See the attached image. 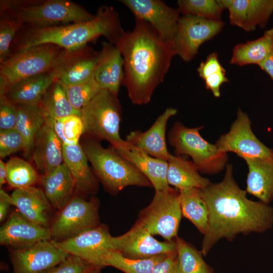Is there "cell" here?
<instances>
[{
	"mask_svg": "<svg viewBox=\"0 0 273 273\" xmlns=\"http://www.w3.org/2000/svg\"><path fill=\"white\" fill-rule=\"evenodd\" d=\"M175 242L180 273H214L201 252L180 238L176 237Z\"/></svg>",
	"mask_w": 273,
	"mask_h": 273,
	"instance_id": "cell-35",
	"label": "cell"
},
{
	"mask_svg": "<svg viewBox=\"0 0 273 273\" xmlns=\"http://www.w3.org/2000/svg\"><path fill=\"white\" fill-rule=\"evenodd\" d=\"M7 183V167L6 163L2 159L0 160V187Z\"/></svg>",
	"mask_w": 273,
	"mask_h": 273,
	"instance_id": "cell-49",
	"label": "cell"
},
{
	"mask_svg": "<svg viewBox=\"0 0 273 273\" xmlns=\"http://www.w3.org/2000/svg\"><path fill=\"white\" fill-rule=\"evenodd\" d=\"M51 119L55 131L63 145L79 143L80 136L84 132V125L80 115H72Z\"/></svg>",
	"mask_w": 273,
	"mask_h": 273,
	"instance_id": "cell-37",
	"label": "cell"
},
{
	"mask_svg": "<svg viewBox=\"0 0 273 273\" xmlns=\"http://www.w3.org/2000/svg\"><path fill=\"white\" fill-rule=\"evenodd\" d=\"M12 205L11 195L3 189H0V221H3L7 217L9 207Z\"/></svg>",
	"mask_w": 273,
	"mask_h": 273,
	"instance_id": "cell-47",
	"label": "cell"
},
{
	"mask_svg": "<svg viewBox=\"0 0 273 273\" xmlns=\"http://www.w3.org/2000/svg\"><path fill=\"white\" fill-rule=\"evenodd\" d=\"M151 273H180L176 251L167 254L156 263Z\"/></svg>",
	"mask_w": 273,
	"mask_h": 273,
	"instance_id": "cell-45",
	"label": "cell"
},
{
	"mask_svg": "<svg viewBox=\"0 0 273 273\" xmlns=\"http://www.w3.org/2000/svg\"><path fill=\"white\" fill-rule=\"evenodd\" d=\"M112 244L114 249L134 259L147 258L176 251L175 241L157 240L138 222L126 233L112 236Z\"/></svg>",
	"mask_w": 273,
	"mask_h": 273,
	"instance_id": "cell-16",
	"label": "cell"
},
{
	"mask_svg": "<svg viewBox=\"0 0 273 273\" xmlns=\"http://www.w3.org/2000/svg\"><path fill=\"white\" fill-rule=\"evenodd\" d=\"M84 151L78 143L63 145V163L69 169L76 188L84 193L94 192L96 184Z\"/></svg>",
	"mask_w": 273,
	"mask_h": 273,
	"instance_id": "cell-26",
	"label": "cell"
},
{
	"mask_svg": "<svg viewBox=\"0 0 273 273\" xmlns=\"http://www.w3.org/2000/svg\"><path fill=\"white\" fill-rule=\"evenodd\" d=\"M112 237L107 226L99 225L76 236L56 242L68 254L102 268L101 262L104 255L108 250L113 249Z\"/></svg>",
	"mask_w": 273,
	"mask_h": 273,
	"instance_id": "cell-17",
	"label": "cell"
},
{
	"mask_svg": "<svg viewBox=\"0 0 273 273\" xmlns=\"http://www.w3.org/2000/svg\"><path fill=\"white\" fill-rule=\"evenodd\" d=\"M101 51L105 54L107 61L111 79L110 92L117 97L123 78V64L122 55L118 48L109 42H102Z\"/></svg>",
	"mask_w": 273,
	"mask_h": 273,
	"instance_id": "cell-39",
	"label": "cell"
},
{
	"mask_svg": "<svg viewBox=\"0 0 273 273\" xmlns=\"http://www.w3.org/2000/svg\"><path fill=\"white\" fill-rule=\"evenodd\" d=\"M89 162L103 185L117 193L129 186L151 187L148 179L116 149L105 148L89 140L82 147Z\"/></svg>",
	"mask_w": 273,
	"mask_h": 273,
	"instance_id": "cell-5",
	"label": "cell"
},
{
	"mask_svg": "<svg viewBox=\"0 0 273 273\" xmlns=\"http://www.w3.org/2000/svg\"><path fill=\"white\" fill-rule=\"evenodd\" d=\"M258 66L267 73L273 81V51Z\"/></svg>",
	"mask_w": 273,
	"mask_h": 273,
	"instance_id": "cell-48",
	"label": "cell"
},
{
	"mask_svg": "<svg viewBox=\"0 0 273 273\" xmlns=\"http://www.w3.org/2000/svg\"><path fill=\"white\" fill-rule=\"evenodd\" d=\"M52 240L50 229L13 212L0 229V243L13 249L24 248L38 242Z\"/></svg>",
	"mask_w": 273,
	"mask_h": 273,
	"instance_id": "cell-18",
	"label": "cell"
},
{
	"mask_svg": "<svg viewBox=\"0 0 273 273\" xmlns=\"http://www.w3.org/2000/svg\"><path fill=\"white\" fill-rule=\"evenodd\" d=\"M166 255H159L143 259H134L125 257L119 251L110 249L104 255L101 266L102 267L112 266L125 273H151L155 264L163 259Z\"/></svg>",
	"mask_w": 273,
	"mask_h": 273,
	"instance_id": "cell-33",
	"label": "cell"
},
{
	"mask_svg": "<svg viewBox=\"0 0 273 273\" xmlns=\"http://www.w3.org/2000/svg\"><path fill=\"white\" fill-rule=\"evenodd\" d=\"M221 20H211L191 15L180 17L172 41L175 55L184 61H191L200 46L218 34L224 27Z\"/></svg>",
	"mask_w": 273,
	"mask_h": 273,
	"instance_id": "cell-11",
	"label": "cell"
},
{
	"mask_svg": "<svg viewBox=\"0 0 273 273\" xmlns=\"http://www.w3.org/2000/svg\"><path fill=\"white\" fill-rule=\"evenodd\" d=\"M245 161L248 168L246 192L268 204L273 199V158Z\"/></svg>",
	"mask_w": 273,
	"mask_h": 273,
	"instance_id": "cell-25",
	"label": "cell"
},
{
	"mask_svg": "<svg viewBox=\"0 0 273 273\" xmlns=\"http://www.w3.org/2000/svg\"><path fill=\"white\" fill-rule=\"evenodd\" d=\"M31 156L42 175L63 163V144L55 131L51 118H46L37 135Z\"/></svg>",
	"mask_w": 273,
	"mask_h": 273,
	"instance_id": "cell-21",
	"label": "cell"
},
{
	"mask_svg": "<svg viewBox=\"0 0 273 273\" xmlns=\"http://www.w3.org/2000/svg\"><path fill=\"white\" fill-rule=\"evenodd\" d=\"M12 205L29 221L50 228L52 205L41 189L30 186L15 189L11 195Z\"/></svg>",
	"mask_w": 273,
	"mask_h": 273,
	"instance_id": "cell-22",
	"label": "cell"
},
{
	"mask_svg": "<svg viewBox=\"0 0 273 273\" xmlns=\"http://www.w3.org/2000/svg\"><path fill=\"white\" fill-rule=\"evenodd\" d=\"M177 112L175 108H166L147 130L132 131L126 136L125 141L153 157L167 161L170 153L166 145V126Z\"/></svg>",
	"mask_w": 273,
	"mask_h": 273,
	"instance_id": "cell-20",
	"label": "cell"
},
{
	"mask_svg": "<svg viewBox=\"0 0 273 273\" xmlns=\"http://www.w3.org/2000/svg\"><path fill=\"white\" fill-rule=\"evenodd\" d=\"M273 51V27L255 40L236 44L230 63L239 66L259 65Z\"/></svg>",
	"mask_w": 273,
	"mask_h": 273,
	"instance_id": "cell-29",
	"label": "cell"
},
{
	"mask_svg": "<svg viewBox=\"0 0 273 273\" xmlns=\"http://www.w3.org/2000/svg\"><path fill=\"white\" fill-rule=\"evenodd\" d=\"M230 23L247 32L263 27L273 12V0H218Z\"/></svg>",
	"mask_w": 273,
	"mask_h": 273,
	"instance_id": "cell-19",
	"label": "cell"
},
{
	"mask_svg": "<svg viewBox=\"0 0 273 273\" xmlns=\"http://www.w3.org/2000/svg\"><path fill=\"white\" fill-rule=\"evenodd\" d=\"M101 267H96L86 273H100Z\"/></svg>",
	"mask_w": 273,
	"mask_h": 273,
	"instance_id": "cell-50",
	"label": "cell"
},
{
	"mask_svg": "<svg viewBox=\"0 0 273 273\" xmlns=\"http://www.w3.org/2000/svg\"><path fill=\"white\" fill-rule=\"evenodd\" d=\"M179 191L169 189L156 191L150 204L141 211L137 221L151 235L166 241L176 238L182 213Z\"/></svg>",
	"mask_w": 273,
	"mask_h": 273,
	"instance_id": "cell-9",
	"label": "cell"
},
{
	"mask_svg": "<svg viewBox=\"0 0 273 273\" xmlns=\"http://www.w3.org/2000/svg\"><path fill=\"white\" fill-rule=\"evenodd\" d=\"M178 9L184 15H191L211 20H221L223 9L218 1L179 0Z\"/></svg>",
	"mask_w": 273,
	"mask_h": 273,
	"instance_id": "cell-36",
	"label": "cell"
},
{
	"mask_svg": "<svg viewBox=\"0 0 273 273\" xmlns=\"http://www.w3.org/2000/svg\"><path fill=\"white\" fill-rule=\"evenodd\" d=\"M42 190L52 206L61 209L73 197L74 179L64 163L42 175Z\"/></svg>",
	"mask_w": 273,
	"mask_h": 273,
	"instance_id": "cell-24",
	"label": "cell"
},
{
	"mask_svg": "<svg viewBox=\"0 0 273 273\" xmlns=\"http://www.w3.org/2000/svg\"><path fill=\"white\" fill-rule=\"evenodd\" d=\"M179 191L182 215L204 235L208 225V210L201 190L191 188Z\"/></svg>",
	"mask_w": 273,
	"mask_h": 273,
	"instance_id": "cell-31",
	"label": "cell"
},
{
	"mask_svg": "<svg viewBox=\"0 0 273 273\" xmlns=\"http://www.w3.org/2000/svg\"><path fill=\"white\" fill-rule=\"evenodd\" d=\"M121 107L117 96L109 90L102 89L80 110L84 132L109 142L119 149L127 143L120 135Z\"/></svg>",
	"mask_w": 273,
	"mask_h": 273,
	"instance_id": "cell-6",
	"label": "cell"
},
{
	"mask_svg": "<svg viewBox=\"0 0 273 273\" xmlns=\"http://www.w3.org/2000/svg\"><path fill=\"white\" fill-rule=\"evenodd\" d=\"M24 25L15 18L1 13L0 18V64L11 55L10 46L15 35Z\"/></svg>",
	"mask_w": 273,
	"mask_h": 273,
	"instance_id": "cell-40",
	"label": "cell"
},
{
	"mask_svg": "<svg viewBox=\"0 0 273 273\" xmlns=\"http://www.w3.org/2000/svg\"><path fill=\"white\" fill-rule=\"evenodd\" d=\"M100 54L87 46L72 50L62 49L49 72L61 84L79 83L94 75Z\"/></svg>",
	"mask_w": 273,
	"mask_h": 273,
	"instance_id": "cell-13",
	"label": "cell"
},
{
	"mask_svg": "<svg viewBox=\"0 0 273 273\" xmlns=\"http://www.w3.org/2000/svg\"><path fill=\"white\" fill-rule=\"evenodd\" d=\"M116 150L148 179L155 191L171 187L167 180V161L153 157L127 142Z\"/></svg>",
	"mask_w": 273,
	"mask_h": 273,
	"instance_id": "cell-23",
	"label": "cell"
},
{
	"mask_svg": "<svg viewBox=\"0 0 273 273\" xmlns=\"http://www.w3.org/2000/svg\"><path fill=\"white\" fill-rule=\"evenodd\" d=\"M205 87L210 90L213 95L216 98L220 96V88L225 83L230 81L226 76V71L223 70L213 74L204 79Z\"/></svg>",
	"mask_w": 273,
	"mask_h": 273,
	"instance_id": "cell-46",
	"label": "cell"
},
{
	"mask_svg": "<svg viewBox=\"0 0 273 273\" xmlns=\"http://www.w3.org/2000/svg\"><path fill=\"white\" fill-rule=\"evenodd\" d=\"M167 162V180L169 186L178 190L191 188L202 190L211 184L208 179L200 174L192 161L170 154Z\"/></svg>",
	"mask_w": 273,
	"mask_h": 273,
	"instance_id": "cell-27",
	"label": "cell"
},
{
	"mask_svg": "<svg viewBox=\"0 0 273 273\" xmlns=\"http://www.w3.org/2000/svg\"><path fill=\"white\" fill-rule=\"evenodd\" d=\"M25 148V142L15 128L0 130V157H6Z\"/></svg>",
	"mask_w": 273,
	"mask_h": 273,
	"instance_id": "cell-41",
	"label": "cell"
},
{
	"mask_svg": "<svg viewBox=\"0 0 273 273\" xmlns=\"http://www.w3.org/2000/svg\"><path fill=\"white\" fill-rule=\"evenodd\" d=\"M17 109L5 95L0 96V130L15 128Z\"/></svg>",
	"mask_w": 273,
	"mask_h": 273,
	"instance_id": "cell-43",
	"label": "cell"
},
{
	"mask_svg": "<svg viewBox=\"0 0 273 273\" xmlns=\"http://www.w3.org/2000/svg\"><path fill=\"white\" fill-rule=\"evenodd\" d=\"M115 45L122 57V84L130 100L136 105L148 104L175 56L172 44L163 40L147 22L135 18L133 30L125 32Z\"/></svg>",
	"mask_w": 273,
	"mask_h": 273,
	"instance_id": "cell-2",
	"label": "cell"
},
{
	"mask_svg": "<svg viewBox=\"0 0 273 273\" xmlns=\"http://www.w3.org/2000/svg\"><path fill=\"white\" fill-rule=\"evenodd\" d=\"M61 85L64 88L71 105L79 111L102 89L95 79L94 75L87 80L78 84L72 85Z\"/></svg>",
	"mask_w": 273,
	"mask_h": 273,
	"instance_id": "cell-38",
	"label": "cell"
},
{
	"mask_svg": "<svg viewBox=\"0 0 273 273\" xmlns=\"http://www.w3.org/2000/svg\"><path fill=\"white\" fill-rule=\"evenodd\" d=\"M62 49L53 44H42L11 54L0 64V96L21 80L48 72Z\"/></svg>",
	"mask_w": 273,
	"mask_h": 273,
	"instance_id": "cell-7",
	"label": "cell"
},
{
	"mask_svg": "<svg viewBox=\"0 0 273 273\" xmlns=\"http://www.w3.org/2000/svg\"><path fill=\"white\" fill-rule=\"evenodd\" d=\"M69 254L52 240L10 251L13 273H42L63 261Z\"/></svg>",
	"mask_w": 273,
	"mask_h": 273,
	"instance_id": "cell-14",
	"label": "cell"
},
{
	"mask_svg": "<svg viewBox=\"0 0 273 273\" xmlns=\"http://www.w3.org/2000/svg\"><path fill=\"white\" fill-rule=\"evenodd\" d=\"M21 32L16 43L18 50L42 44H53L72 50L85 46L100 36L115 44L125 31L119 15L111 6L101 7L95 17L87 21L65 26L43 28L29 27Z\"/></svg>",
	"mask_w": 273,
	"mask_h": 273,
	"instance_id": "cell-3",
	"label": "cell"
},
{
	"mask_svg": "<svg viewBox=\"0 0 273 273\" xmlns=\"http://www.w3.org/2000/svg\"><path fill=\"white\" fill-rule=\"evenodd\" d=\"M59 211L50 228L52 239L57 242L99 225L98 202L96 199L87 201L79 196H73Z\"/></svg>",
	"mask_w": 273,
	"mask_h": 273,
	"instance_id": "cell-10",
	"label": "cell"
},
{
	"mask_svg": "<svg viewBox=\"0 0 273 273\" xmlns=\"http://www.w3.org/2000/svg\"><path fill=\"white\" fill-rule=\"evenodd\" d=\"M7 183L17 189L33 186L39 180V175L33 167L27 161L12 157L6 163Z\"/></svg>",
	"mask_w": 273,
	"mask_h": 273,
	"instance_id": "cell-34",
	"label": "cell"
},
{
	"mask_svg": "<svg viewBox=\"0 0 273 273\" xmlns=\"http://www.w3.org/2000/svg\"><path fill=\"white\" fill-rule=\"evenodd\" d=\"M215 145L220 151L234 153L244 160L273 158V149L266 147L256 136L249 116L240 108L230 130L220 136Z\"/></svg>",
	"mask_w": 273,
	"mask_h": 273,
	"instance_id": "cell-12",
	"label": "cell"
},
{
	"mask_svg": "<svg viewBox=\"0 0 273 273\" xmlns=\"http://www.w3.org/2000/svg\"><path fill=\"white\" fill-rule=\"evenodd\" d=\"M120 2L135 18L147 22L163 40L172 44L180 18L178 9L172 8L160 0H121Z\"/></svg>",
	"mask_w": 273,
	"mask_h": 273,
	"instance_id": "cell-15",
	"label": "cell"
},
{
	"mask_svg": "<svg viewBox=\"0 0 273 273\" xmlns=\"http://www.w3.org/2000/svg\"><path fill=\"white\" fill-rule=\"evenodd\" d=\"M201 128L202 126L188 127L177 122L169 131V143L176 154L190 156L199 171L218 173L226 167L228 154L220 151L215 144L205 140L200 133Z\"/></svg>",
	"mask_w": 273,
	"mask_h": 273,
	"instance_id": "cell-8",
	"label": "cell"
},
{
	"mask_svg": "<svg viewBox=\"0 0 273 273\" xmlns=\"http://www.w3.org/2000/svg\"><path fill=\"white\" fill-rule=\"evenodd\" d=\"M54 82L48 72L24 79L14 85L5 95L15 105L38 106Z\"/></svg>",
	"mask_w": 273,
	"mask_h": 273,
	"instance_id": "cell-28",
	"label": "cell"
},
{
	"mask_svg": "<svg viewBox=\"0 0 273 273\" xmlns=\"http://www.w3.org/2000/svg\"><path fill=\"white\" fill-rule=\"evenodd\" d=\"M225 168L222 181L201 190L208 210L200 251L204 255L221 239L230 241L239 234L262 233L273 225V208L249 199L234 179L232 165Z\"/></svg>",
	"mask_w": 273,
	"mask_h": 273,
	"instance_id": "cell-1",
	"label": "cell"
},
{
	"mask_svg": "<svg viewBox=\"0 0 273 273\" xmlns=\"http://www.w3.org/2000/svg\"><path fill=\"white\" fill-rule=\"evenodd\" d=\"M223 70L224 68L220 64L218 54L216 52L209 54L205 61L200 63L197 68L199 75L203 80L213 74Z\"/></svg>",
	"mask_w": 273,
	"mask_h": 273,
	"instance_id": "cell-44",
	"label": "cell"
},
{
	"mask_svg": "<svg viewBox=\"0 0 273 273\" xmlns=\"http://www.w3.org/2000/svg\"><path fill=\"white\" fill-rule=\"evenodd\" d=\"M16 106L17 118L15 128L24 139L25 156H31L36 136L45 123L47 118L39 105L18 104Z\"/></svg>",
	"mask_w": 273,
	"mask_h": 273,
	"instance_id": "cell-30",
	"label": "cell"
},
{
	"mask_svg": "<svg viewBox=\"0 0 273 273\" xmlns=\"http://www.w3.org/2000/svg\"><path fill=\"white\" fill-rule=\"evenodd\" d=\"M39 106L46 118L58 119L72 115H80V111L75 109L70 104L63 86L55 81L47 90Z\"/></svg>",
	"mask_w": 273,
	"mask_h": 273,
	"instance_id": "cell-32",
	"label": "cell"
},
{
	"mask_svg": "<svg viewBox=\"0 0 273 273\" xmlns=\"http://www.w3.org/2000/svg\"><path fill=\"white\" fill-rule=\"evenodd\" d=\"M96 267L78 256L69 254L61 263L42 273H86Z\"/></svg>",
	"mask_w": 273,
	"mask_h": 273,
	"instance_id": "cell-42",
	"label": "cell"
},
{
	"mask_svg": "<svg viewBox=\"0 0 273 273\" xmlns=\"http://www.w3.org/2000/svg\"><path fill=\"white\" fill-rule=\"evenodd\" d=\"M0 10L1 13L15 18L24 26L37 28L87 21L95 16L68 0H2Z\"/></svg>",
	"mask_w": 273,
	"mask_h": 273,
	"instance_id": "cell-4",
	"label": "cell"
}]
</instances>
